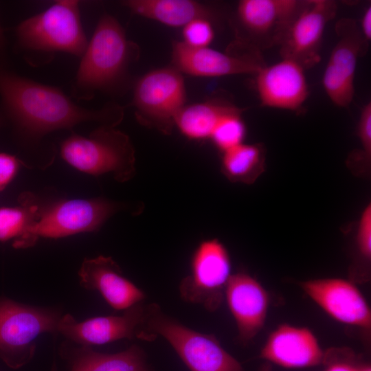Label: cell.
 <instances>
[{
  "label": "cell",
  "instance_id": "cell-1",
  "mask_svg": "<svg viewBox=\"0 0 371 371\" xmlns=\"http://www.w3.org/2000/svg\"><path fill=\"white\" fill-rule=\"evenodd\" d=\"M0 96L3 111L14 128L30 141L83 122L116 126L123 117L122 109L117 105L98 110L84 108L58 88L21 76L1 65Z\"/></svg>",
  "mask_w": 371,
  "mask_h": 371
},
{
  "label": "cell",
  "instance_id": "cell-2",
  "mask_svg": "<svg viewBox=\"0 0 371 371\" xmlns=\"http://www.w3.org/2000/svg\"><path fill=\"white\" fill-rule=\"evenodd\" d=\"M137 54L136 45L127 39L119 21L110 14L102 15L80 57L74 95L87 100L97 91H113L126 78Z\"/></svg>",
  "mask_w": 371,
  "mask_h": 371
},
{
  "label": "cell",
  "instance_id": "cell-3",
  "mask_svg": "<svg viewBox=\"0 0 371 371\" xmlns=\"http://www.w3.org/2000/svg\"><path fill=\"white\" fill-rule=\"evenodd\" d=\"M16 44L27 56H52L63 52L81 57L88 41L79 1H56L44 11L21 21L16 27Z\"/></svg>",
  "mask_w": 371,
  "mask_h": 371
},
{
  "label": "cell",
  "instance_id": "cell-4",
  "mask_svg": "<svg viewBox=\"0 0 371 371\" xmlns=\"http://www.w3.org/2000/svg\"><path fill=\"white\" fill-rule=\"evenodd\" d=\"M115 126L102 124L88 136L72 132L60 144L61 157L90 175L111 173L120 182L130 180L135 174V150L128 135Z\"/></svg>",
  "mask_w": 371,
  "mask_h": 371
},
{
  "label": "cell",
  "instance_id": "cell-5",
  "mask_svg": "<svg viewBox=\"0 0 371 371\" xmlns=\"http://www.w3.org/2000/svg\"><path fill=\"white\" fill-rule=\"evenodd\" d=\"M164 337L190 371H243L240 363L213 335L192 330L164 313L155 303L146 306L139 339Z\"/></svg>",
  "mask_w": 371,
  "mask_h": 371
},
{
  "label": "cell",
  "instance_id": "cell-6",
  "mask_svg": "<svg viewBox=\"0 0 371 371\" xmlns=\"http://www.w3.org/2000/svg\"><path fill=\"white\" fill-rule=\"evenodd\" d=\"M124 205L102 197L60 199L45 201L39 198L38 219L32 228L33 245L38 238H59L100 229Z\"/></svg>",
  "mask_w": 371,
  "mask_h": 371
},
{
  "label": "cell",
  "instance_id": "cell-7",
  "mask_svg": "<svg viewBox=\"0 0 371 371\" xmlns=\"http://www.w3.org/2000/svg\"><path fill=\"white\" fill-rule=\"evenodd\" d=\"M60 315L0 298V359L10 368H20L32 359L35 340L42 333L57 330Z\"/></svg>",
  "mask_w": 371,
  "mask_h": 371
},
{
  "label": "cell",
  "instance_id": "cell-8",
  "mask_svg": "<svg viewBox=\"0 0 371 371\" xmlns=\"http://www.w3.org/2000/svg\"><path fill=\"white\" fill-rule=\"evenodd\" d=\"M186 98L181 73L173 67H165L148 72L137 81L133 104L142 124L168 134Z\"/></svg>",
  "mask_w": 371,
  "mask_h": 371
},
{
  "label": "cell",
  "instance_id": "cell-9",
  "mask_svg": "<svg viewBox=\"0 0 371 371\" xmlns=\"http://www.w3.org/2000/svg\"><path fill=\"white\" fill-rule=\"evenodd\" d=\"M231 270L230 256L224 245L216 238L203 240L192 254L190 273L180 282L181 298L209 311L217 310L223 300Z\"/></svg>",
  "mask_w": 371,
  "mask_h": 371
},
{
  "label": "cell",
  "instance_id": "cell-10",
  "mask_svg": "<svg viewBox=\"0 0 371 371\" xmlns=\"http://www.w3.org/2000/svg\"><path fill=\"white\" fill-rule=\"evenodd\" d=\"M300 0H241L236 19L239 38L247 49L260 53L278 46L304 4Z\"/></svg>",
  "mask_w": 371,
  "mask_h": 371
},
{
  "label": "cell",
  "instance_id": "cell-11",
  "mask_svg": "<svg viewBox=\"0 0 371 371\" xmlns=\"http://www.w3.org/2000/svg\"><path fill=\"white\" fill-rule=\"evenodd\" d=\"M337 41L333 48L322 78L324 89L337 106L348 107L355 93V76L357 62L368 49L359 24L344 18L335 25Z\"/></svg>",
  "mask_w": 371,
  "mask_h": 371
},
{
  "label": "cell",
  "instance_id": "cell-12",
  "mask_svg": "<svg viewBox=\"0 0 371 371\" xmlns=\"http://www.w3.org/2000/svg\"><path fill=\"white\" fill-rule=\"evenodd\" d=\"M337 11L335 1L306 0L278 45L281 58L297 63L305 70L317 64L326 26Z\"/></svg>",
  "mask_w": 371,
  "mask_h": 371
},
{
  "label": "cell",
  "instance_id": "cell-13",
  "mask_svg": "<svg viewBox=\"0 0 371 371\" xmlns=\"http://www.w3.org/2000/svg\"><path fill=\"white\" fill-rule=\"evenodd\" d=\"M172 62L179 72L201 77L255 75L267 65L259 53H226L209 47H192L183 41L174 43Z\"/></svg>",
  "mask_w": 371,
  "mask_h": 371
},
{
  "label": "cell",
  "instance_id": "cell-14",
  "mask_svg": "<svg viewBox=\"0 0 371 371\" xmlns=\"http://www.w3.org/2000/svg\"><path fill=\"white\" fill-rule=\"evenodd\" d=\"M146 306L142 302L126 309L122 315L97 317L80 322L66 314L60 318L57 330L86 346L138 339L145 319Z\"/></svg>",
  "mask_w": 371,
  "mask_h": 371
},
{
  "label": "cell",
  "instance_id": "cell-15",
  "mask_svg": "<svg viewBox=\"0 0 371 371\" xmlns=\"http://www.w3.org/2000/svg\"><path fill=\"white\" fill-rule=\"evenodd\" d=\"M300 286L333 319L346 324L370 328V308L363 294L351 282L323 278L302 282Z\"/></svg>",
  "mask_w": 371,
  "mask_h": 371
},
{
  "label": "cell",
  "instance_id": "cell-16",
  "mask_svg": "<svg viewBox=\"0 0 371 371\" xmlns=\"http://www.w3.org/2000/svg\"><path fill=\"white\" fill-rule=\"evenodd\" d=\"M254 76L263 106L297 111L308 97L305 69L291 60L282 58L273 65H266Z\"/></svg>",
  "mask_w": 371,
  "mask_h": 371
},
{
  "label": "cell",
  "instance_id": "cell-17",
  "mask_svg": "<svg viewBox=\"0 0 371 371\" xmlns=\"http://www.w3.org/2000/svg\"><path fill=\"white\" fill-rule=\"evenodd\" d=\"M228 307L243 343L251 341L264 326L269 295L259 282L249 274H232L225 291Z\"/></svg>",
  "mask_w": 371,
  "mask_h": 371
},
{
  "label": "cell",
  "instance_id": "cell-18",
  "mask_svg": "<svg viewBox=\"0 0 371 371\" xmlns=\"http://www.w3.org/2000/svg\"><path fill=\"white\" fill-rule=\"evenodd\" d=\"M260 357L285 368L315 366L326 359L311 330L289 324L278 326L270 334Z\"/></svg>",
  "mask_w": 371,
  "mask_h": 371
},
{
  "label": "cell",
  "instance_id": "cell-19",
  "mask_svg": "<svg viewBox=\"0 0 371 371\" xmlns=\"http://www.w3.org/2000/svg\"><path fill=\"white\" fill-rule=\"evenodd\" d=\"M78 275L82 287L100 292L115 310L125 311L145 298L144 292L123 276L119 265L111 257L85 259Z\"/></svg>",
  "mask_w": 371,
  "mask_h": 371
},
{
  "label": "cell",
  "instance_id": "cell-20",
  "mask_svg": "<svg viewBox=\"0 0 371 371\" xmlns=\"http://www.w3.org/2000/svg\"><path fill=\"white\" fill-rule=\"evenodd\" d=\"M123 4L136 14L172 27H183L196 19L214 17L210 8L192 0H128Z\"/></svg>",
  "mask_w": 371,
  "mask_h": 371
},
{
  "label": "cell",
  "instance_id": "cell-21",
  "mask_svg": "<svg viewBox=\"0 0 371 371\" xmlns=\"http://www.w3.org/2000/svg\"><path fill=\"white\" fill-rule=\"evenodd\" d=\"M18 201L17 206L0 207V242L13 240L14 248H27L33 245L30 232L38 219L39 197L24 192Z\"/></svg>",
  "mask_w": 371,
  "mask_h": 371
},
{
  "label": "cell",
  "instance_id": "cell-22",
  "mask_svg": "<svg viewBox=\"0 0 371 371\" xmlns=\"http://www.w3.org/2000/svg\"><path fill=\"white\" fill-rule=\"evenodd\" d=\"M238 109L229 102L214 100L185 105L175 117V125L190 139H205L210 138L225 115Z\"/></svg>",
  "mask_w": 371,
  "mask_h": 371
},
{
  "label": "cell",
  "instance_id": "cell-23",
  "mask_svg": "<svg viewBox=\"0 0 371 371\" xmlns=\"http://www.w3.org/2000/svg\"><path fill=\"white\" fill-rule=\"evenodd\" d=\"M79 351L69 371H150L144 352L137 345L114 354L95 352L86 346Z\"/></svg>",
  "mask_w": 371,
  "mask_h": 371
},
{
  "label": "cell",
  "instance_id": "cell-24",
  "mask_svg": "<svg viewBox=\"0 0 371 371\" xmlns=\"http://www.w3.org/2000/svg\"><path fill=\"white\" fill-rule=\"evenodd\" d=\"M265 154L260 144H240L223 153L221 172L232 182L252 184L265 172Z\"/></svg>",
  "mask_w": 371,
  "mask_h": 371
},
{
  "label": "cell",
  "instance_id": "cell-25",
  "mask_svg": "<svg viewBox=\"0 0 371 371\" xmlns=\"http://www.w3.org/2000/svg\"><path fill=\"white\" fill-rule=\"evenodd\" d=\"M360 148L351 153L347 166L355 174L367 175L371 168V102L361 108L357 124Z\"/></svg>",
  "mask_w": 371,
  "mask_h": 371
},
{
  "label": "cell",
  "instance_id": "cell-26",
  "mask_svg": "<svg viewBox=\"0 0 371 371\" xmlns=\"http://www.w3.org/2000/svg\"><path fill=\"white\" fill-rule=\"evenodd\" d=\"M238 109L225 115L214 128L210 138L214 145L223 153L243 143L246 135V126L241 113Z\"/></svg>",
  "mask_w": 371,
  "mask_h": 371
},
{
  "label": "cell",
  "instance_id": "cell-27",
  "mask_svg": "<svg viewBox=\"0 0 371 371\" xmlns=\"http://www.w3.org/2000/svg\"><path fill=\"white\" fill-rule=\"evenodd\" d=\"M183 43L192 47H206L214 37L212 23L207 19H194L183 29Z\"/></svg>",
  "mask_w": 371,
  "mask_h": 371
},
{
  "label": "cell",
  "instance_id": "cell-28",
  "mask_svg": "<svg viewBox=\"0 0 371 371\" xmlns=\"http://www.w3.org/2000/svg\"><path fill=\"white\" fill-rule=\"evenodd\" d=\"M356 243L360 256L366 262L371 260V203L361 212L357 227Z\"/></svg>",
  "mask_w": 371,
  "mask_h": 371
},
{
  "label": "cell",
  "instance_id": "cell-29",
  "mask_svg": "<svg viewBox=\"0 0 371 371\" xmlns=\"http://www.w3.org/2000/svg\"><path fill=\"white\" fill-rule=\"evenodd\" d=\"M21 164V161L16 156L0 152V191L14 179Z\"/></svg>",
  "mask_w": 371,
  "mask_h": 371
},
{
  "label": "cell",
  "instance_id": "cell-30",
  "mask_svg": "<svg viewBox=\"0 0 371 371\" xmlns=\"http://www.w3.org/2000/svg\"><path fill=\"white\" fill-rule=\"evenodd\" d=\"M360 31L367 42L371 38V6H368L361 16L359 24Z\"/></svg>",
  "mask_w": 371,
  "mask_h": 371
},
{
  "label": "cell",
  "instance_id": "cell-31",
  "mask_svg": "<svg viewBox=\"0 0 371 371\" xmlns=\"http://www.w3.org/2000/svg\"><path fill=\"white\" fill-rule=\"evenodd\" d=\"M352 365L345 362H334L330 363L325 371H358Z\"/></svg>",
  "mask_w": 371,
  "mask_h": 371
},
{
  "label": "cell",
  "instance_id": "cell-32",
  "mask_svg": "<svg viewBox=\"0 0 371 371\" xmlns=\"http://www.w3.org/2000/svg\"><path fill=\"white\" fill-rule=\"evenodd\" d=\"M5 49V39L3 34V29L0 25V54L4 52Z\"/></svg>",
  "mask_w": 371,
  "mask_h": 371
},
{
  "label": "cell",
  "instance_id": "cell-33",
  "mask_svg": "<svg viewBox=\"0 0 371 371\" xmlns=\"http://www.w3.org/2000/svg\"><path fill=\"white\" fill-rule=\"evenodd\" d=\"M258 371H272L271 366L269 363H265L260 367Z\"/></svg>",
  "mask_w": 371,
  "mask_h": 371
},
{
  "label": "cell",
  "instance_id": "cell-34",
  "mask_svg": "<svg viewBox=\"0 0 371 371\" xmlns=\"http://www.w3.org/2000/svg\"><path fill=\"white\" fill-rule=\"evenodd\" d=\"M358 371H371V369L370 367H365L362 368H359Z\"/></svg>",
  "mask_w": 371,
  "mask_h": 371
},
{
  "label": "cell",
  "instance_id": "cell-35",
  "mask_svg": "<svg viewBox=\"0 0 371 371\" xmlns=\"http://www.w3.org/2000/svg\"><path fill=\"white\" fill-rule=\"evenodd\" d=\"M3 119L2 116H1V115L0 114V126L3 124Z\"/></svg>",
  "mask_w": 371,
  "mask_h": 371
}]
</instances>
